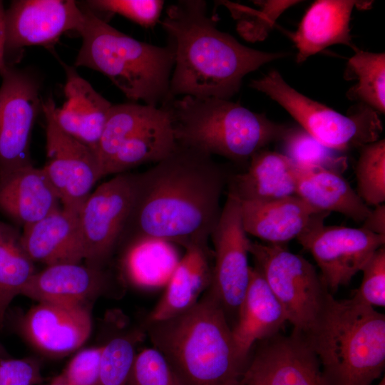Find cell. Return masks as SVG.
<instances>
[{"instance_id": "1", "label": "cell", "mask_w": 385, "mask_h": 385, "mask_svg": "<svg viewBox=\"0 0 385 385\" xmlns=\"http://www.w3.org/2000/svg\"><path fill=\"white\" fill-rule=\"evenodd\" d=\"M212 155L178 143L166 158L135 174L130 214L120 246L160 240L207 247L227 177Z\"/></svg>"}, {"instance_id": "2", "label": "cell", "mask_w": 385, "mask_h": 385, "mask_svg": "<svg viewBox=\"0 0 385 385\" xmlns=\"http://www.w3.org/2000/svg\"><path fill=\"white\" fill-rule=\"evenodd\" d=\"M175 48L170 91L173 98L230 99L242 79L284 53L257 50L219 30L203 0H181L168 6L160 21Z\"/></svg>"}, {"instance_id": "3", "label": "cell", "mask_w": 385, "mask_h": 385, "mask_svg": "<svg viewBox=\"0 0 385 385\" xmlns=\"http://www.w3.org/2000/svg\"><path fill=\"white\" fill-rule=\"evenodd\" d=\"M147 324L153 347L183 385H240L247 363L237 354L223 307L208 289L187 311Z\"/></svg>"}, {"instance_id": "4", "label": "cell", "mask_w": 385, "mask_h": 385, "mask_svg": "<svg viewBox=\"0 0 385 385\" xmlns=\"http://www.w3.org/2000/svg\"><path fill=\"white\" fill-rule=\"evenodd\" d=\"M317 356L325 385H371L385 366V316L354 299L326 295L301 334Z\"/></svg>"}, {"instance_id": "5", "label": "cell", "mask_w": 385, "mask_h": 385, "mask_svg": "<svg viewBox=\"0 0 385 385\" xmlns=\"http://www.w3.org/2000/svg\"><path fill=\"white\" fill-rule=\"evenodd\" d=\"M78 31L82 44L75 66L98 71L132 102L162 106L173 98L170 83L175 48L140 41L117 30L91 10Z\"/></svg>"}, {"instance_id": "6", "label": "cell", "mask_w": 385, "mask_h": 385, "mask_svg": "<svg viewBox=\"0 0 385 385\" xmlns=\"http://www.w3.org/2000/svg\"><path fill=\"white\" fill-rule=\"evenodd\" d=\"M165 106L178 144L237 163H248L287 128L230 99L184 96Z\"/></svg>"}, {"instance_id": "7", "label": "cell", "mask_w": 385, "mask_h": 385, "mask_svg": "<svg viewBox=\"0 0 385 385\" xmlns=\"http://www.w3.org/2000/svg\"><path fill=\"white\" fill-rule=\"evenodd\" d=\"M250 86L282 106L309 135L324 146L342 153L380 139L383 125L379 114L358 104L346 115L314 101L289 86L276 70Z\"/></svg>"}, {"instance_id": "8", "label": "cell", "mask_w": 385, "mask_h": 385, "mask_svg": "<svg viewBox=\"0 0 385 385\" xmlns=\"http://www.w3.org/2000/svg\"><path fill=\"white\" fill-rule=\"evenodd\" d=\"M177 145L170 113L165 105L127 104L117 110L108 123L102 176L156 163L170 155Z\"/></svg>"}, {"instance_id": "9", "label": "cell", "mask_w": 385, "mask_h": 385, "mask_svg": "<svg viewBox=\"0 0 385 385\" xmlns=\"http://www.w3.org/2000/svg\"><path fill=\"white\" fill-rule=\"evenodd\" d=\"M249 252L292 324V332L306 333L329 292L316 268L285 245L251 241Z\"/></svg>"}, {"instance_id": "10", "label": "cell", "mask_w": 385, "mask_h": 385, "mask_svg": "<svg viewBox=\"0 0 385 385\" xmlns=\"http://www.w3.org/2000/svg\"><path fill=\"white\" fill-rule=\"evenodd\" d=\"M135 180L134 173L117 174L81 206L78 218L86 265L105 268L118 248L133 206Z\"/></svg>"}, {"instance_id": "11", "label": "cell", "mask_w": 385, "mask_h": 385, "mask_svg": "<svg viewBox=\"0 0 385 385\" xmlns=\"http://www.w3.org/2000/svg\"><path fill=\"white\" fill-rule=\"evenodd\" d=\"M0 75L1 180L33 165L30 140L42 101L38 83L30 73L6 63Z\"/></svg>"}, {"instance_id": "12", "label": "cell", "mask_w": 385, "mask_h": 385, "mask_svg": "<svg viewBox=\"0 0 385 385\" xmlns=\"http://www.w3.org/2000/svg\"><path fill=\"white\" fill-rule=\"evenodd\" d=\"M324 220L314 222L297 239L312 255L323 283L332 294L348 284L372 255L384 246L385 236L362 227L325 225Z\"/></svg>"}, {"instance_id": "13", "label": "cell", "mask_w": 385, "mask_h": 385, "mask_svg": "<svg viewBox=\"0 0 385 385\" xmlns=\"http://www.w3.org/2000/svg\"><path fill=\"white\" fill-rule=\"evenodd\" d=\"M53 100L42 102L46 128V163L43 167L56 191L62 208L78 214L96 183L102 176L96 152L56 125L51 113Z\"/></svg>"}, {"instance_id": "14", "label": "cell", "mask_w": 385, "mask_h": 385, "mask_svg": "<svg viewBox=\"0 0 385 385\" xmlns=\"http://www.w3.org/2000/svg\"><path fill=\"white\" fill-rule=\"evenodd\" d=\"M211 237L215 262L208 290L225 312L237 314L250 279L251 241L242 226L239 202L233 197L227 195Z\"/></svg>"}, {"instance_id": "15", "label": "cell", "mask_w": 385, "mask_h": 385, "mask_svg": "<svg viewBox=\"0 0 385 385\" xmlns=\"http://www.w3.org/2000/svg\"><path fill=\"white\" fill-rule=\"evenodd\" d=\"M240 385H325L320 363L304 337L279 333L260 342Z\"/></svg>"}, {"instance_id": "16", "label": "cell", "mask_w": 385, "mask_h": 385, "mask_svg": "<svg viewBox=\"0 0 385 385\" xmlns=\"http://www.w3.org/2000/svg\"><path fill=\"white\" fill-rule=\"evenodd\" d=\"M14 329L44 354L61 357L75 351L88 338L91 317L88 304L42 301L19 314Z\"/></svg>"}, {"instance_id": "17", "label": "cell", "mask_w": 385, "mask_h": 385, "mask_svg": "<svg viewBox=\"0 0 385 385\" xmlns=\"http://www.w3.org/2000/svg\"><path fill=\"white\" fill-rule=\"evenodd\" d=\"M84 12L73 0H16L5 10L6 53L48 46L66 31L80 30Z\"/></svg>"}, {"instance_id": "18", "label": "cell", "mask_w": 385, "mask_h": 385, "mask_svg": "<svg viewBox=\"0 0 385 385\" xmlns=\"http://www.w3.org/2000/svg\"><path fill=\"white\" fill-rule=\"evenodd\" d=\"M62 64L66 73V101L61 108L53 101V118L61 130L96 152L113 104L73 66Z\"/></svg>"}, {"instance_id": "19", "label": "cell", "mask_w": 385, "mask_h": 385, "mask_svg": "<svg viewBox=\"0 0 385 385\" xmlns=\"http://www.w3.org/2000/svg\"><path fill=\"white\" fill-rule=\"evenodd\" d=\"M372 1L354 0H317L302 16L297 30L290 35L296 48V61L307 58L333 45H345L354 51L350 30L354 7L369 9Z\"/></svg>"}, {"instance_id": "20", "label": "cell", "mask_w": 385, "mask_h": 385, "mask_svg": "<svg viewBox=\"0 0 385 385\" xmlns=\"http://www.w3.org/2000/svg\"><path fill=\"white\" fill-rule=\"evenodd\" d=\"M239 204L246 233L268 244L285 245L329 215L314 210L297 195Z\"/></svg>"}, {"instance_id": "21", "label": "cell", "mask_w": 385, "mask_h": 385, "mask_svg": "<svg viewBox=\"0 0 385 385\" xmlns=\"http://www.w3.org/2000/svg\"><path fill=\"white\" fill-rule=\"evenodd\" d=\"M287 322L281 304L261 272L257 267H250L248 285L232 328L240 357L247 363L254 344L279 333Z\"/></svg>"}, {"instance_id": "22", "label": "cell", "mask_w": 385, "mask_h": 385, "mask_svg": "<svg viewBox=\"0 0 385 385\" xmlns=\"http://www.w3.org/2000/svg\"><path fill=\"white\" fill-rule=\"evenodd\" d=\"M111 280L104 268L80 263L56 264L36 272L21 294L37 302L88 304L89 302L108 291Z\"/></svg>"}, {"instance_id": "23", "label": "cell", "mask_w": 385, "mask_h": 385, "mask_svg": "<svg viewBox=\"0 0 385 385\" xmlns=\"http://www.w3.org/2000/svg\"><path fill=\"white\" fill-rule=\"evenodd\" d=\"M227 195L238 202L267 201L296 195V165L282 153L261 150L247 169L228 175Z\"/></svg>"}, {"instance_id": "24", "label": "cell", "mask_w": 385, "mask_h": 385, "mask_svg": "<svg viewBox=\"0 0 385 385\" xmlns=\"http://www.w3.org/2000/svg\"><path fill=\"white\" fill-rule=\"evenodd\" d=\"M61 207L43 168L30 165L0 180V212L23 228Z\"/></svg>"}, {"instance_id": "25", "label": "cell", "mask_w": 385, "mask_h": 385, "mask_svg": "<svg viewBox=\"0 0 385 385\" xmlns=\"http://www.w3.org/2000/svg\"><path fill=\"white\" fill-rule=\"evenodd\" d=\"M21 235L24 247L34 262L49 266L84 260L78 214L61 207L24 227Z\"/></svg>"}, {"instance_id": "26", "label": "cell", "mask_w": 385, "mask_h": 385, "mask_svg": "<svg viewBox=\"0 0 385 385\" xmlns=\"http://www.w3.org/2000/svg\"><path fill=\"white\" fill-rule=\"evenodd\" d=\"M185 250L163 296L150 312L147 323L165 320L187 311L210 287L212 266L210 264L208 247L190 246Z\"/></svg>"}, {"instance_id": "27", "label": "cell", "mask_w": 385, "mask_h": 385, "mask_svg": "<svg viewBox=\"0 0 385 385\" xmlns=\"http://www.w3.org/2000/svg\"><path fill=\"white\" fill-rule=\"evenodd\" d=\"M295 165L297 196L317 211L338 212L362 223L371 209L342 174Z\"/></svg>"}, {"instance_id": "28", "label": "cell", "mask_w": 385, "mask_h": 385, "mask_svg": "<svg viewBox=\"0 0 385 385\" xmlns=\"http://www.w3.org/2000/svg\"><path fill=\"white\" fill-rule=\"evenodd\" d=\"M120 268L132 285L155 290L167 285L180 258L173 243L143 239L123 244Z\"/></svg>"}, {"instance_id": "29", "label": "cell", "mask_w": 385, "mask_h": 385, "mask_svg": "<svg viewBox=\"0 0 385 385\" xmlns=\"http://www.w3.org/2000/svg\"><path fill=\"white\" fill-rule=\"evenodd\" d=\"M36 272L19 229L0 221V330L12 300Z\"/></svg>"}, {"instance_id": "30", "label": "cell", "mask_w": 385, "mask_h": 385, "mask_svg": "<svg viewBox=\"0 0 385 385\" xmlns=\"http://www.w3.org/2000/svg\"><path fill=\"white\" fill-rule=\"evenodd\" d=\"M344 78L356 83L346 92V97L358 101L378 114L385 113V54L359 48L346 63Z\"/></svg>"}, {"instance_id": "31", "label": "cell", "mask_w": 385, "mask_h": 385, "mask_svg": "<svg viewBox=\"0 0 385 385\" xmlns=\"http://www.w3.org/2000/svg\"><path fill=\"white\" fill-rule=\"evenodd\" d=\"M279 142L282 153L299 166L322 168L340 174L347 168L345 156L324 146L300 126H287Z\"/></svg>"}, {"instance_id": "32", "label": "cell", "mask_w": 385, "mask_h": 385, "mask_svg": "<svg viewBox=\"0 0 385 385\" xmlns=\"http://www.w3.org/2000/svg\"><path fill=\"white\" fill-rule=\"evenodd\" d=\"M355 165L356 193L368 206L385 201V140L379 139L359 148Z\"/></svg>"}, {"instance_id": "33", "label": "cell", "mask_w": 385, "mask_h": 385, "mask_svg": "<svg viewBox=\"0 0 385 385\" xmlns=\"http://www.w3.org/2000/svg\"><path fill=\"white\" fill-rule=\"evenodd\" d=\"M254 2L258 6L257 9L222 1L237 21L236 29L238 34L246 41L251 42L264 40L279 16L300 1L267 0Z\"/></svg>"}, {"instance_id": "34", "label": "cell", "mask_w": 385, "mask_h": 385, "mask_svg": "<svg viewBox=\"0 0 385 385\" xmlns=\"http://www.w3.org/2000/svg\"><path fill=\"white\" fill-rule=\"evenodd\" d=\"M140 332L118 335L104 345L99 385H125Z\"/></svg>"}, {"instance_id": "35", "label": "cell", "mask_w": 385, "mask_h": 385, "mask_svg": "<svg viewBox=\"0 0 385 385\" xmlns=\"http://www.w3.org/2000/svg\"><path fill=\"white\" fill-rule=\"evenodd\" d=\"M125 385H183L164 355L155 347L135 354Z\"/></svg>"}, {"instance_id": "36", "label": "cell", "mask_w": 385, "mask_h": 385, "mask_svg": "<svg viewBox=\"0 0 385 385\" xmlns=\"http://www.w3.org/2000/svg\"><path fill=\"white\" fill-rule=\"evenodd\" d=\"M90 8L119 14L145 28H153L160 21L165 2L161 0H93Z\"/></svg>"}, {"instance_id": "37", "label": "cell", "mask_w": 385, "mask_h": 385, "mask_svg": "<svg viewBox=\"0 0 385 385\" xmlns=\"http://www.w3.org/2000/svg\"><path fill=\"white\" fill-rule=\"evenodd\" d=\"M104 345L84 349L76 354L51 384L54 385H99Z\"/></svg>"}, {"instance_id": "38", "label": "cell", "mask_w": 385, "mask_h": 385, "mask_svg": "<svg viewBox=\"0 0 385 385\" xmlns=\"http://www.w3.org/2000/svg\"><path fill=\"white\" fill-rule=\"evenodd\" d=\"M361 283L351 297L356 302L374 307L385 306V247L379 248L361 270Z\"/></svg>"}, {"instance_id": "39", "label": "cell", "mask_w": 385, "mask_h": 385, "mask_svg": "<svg viewBox=\"0 0 385 385\" xmlns=\"http://www.w3.org/2000/svg\"><path fill=\"white\" fill-rule=\"evenodd\" d=\"M42 381L37 359L0 358V385H36Z\"/></svg>"}, {"instance_id": "40", "label": "cell", "mask_w": 385, "mask_h": 385, "mask_svg": "<svg viewBox=\"0 0 385 385\" xmlns=\"http://www.w3.org/2000/svg\"><path fill=\"white\" fill-rule=\"evenodd\" d=\"M362 228L381 236H385V205H379L371 209L362 222Z\"/></svg>"}, {"instance_id": "41", "label": "cell", "mask_w": 385, "mask_h": 385, "mask_svg": "<svg viewBox=\"0 0 385 385\" xmlns=\"http://www.w3.org/2000/svg\"><path fill=\"white\" fill-rule=\"evenodd\" d=\"M6 24H5V9L3 3L0 1V71L6 65Z\"/></svg>"}, {"instance_id": "42", "label": "cell", "mask_w": 385, "mask_h": 385, "mask_svg": "<svg viewBox=\"0 0 385 385\" xmlns=\"http://www.w3.org/2000/svg\"><path fill=\"white\" fill-rule=\"evenodd\" d=\"M11 357L9 353L5 349L4 345L0 342V358H9Z\"/></svg>"}, {"instance_id": "43", "label": "cell", "mask_w": 385, "mask_h": 385, "mask_svg": "<svg viewBox=\"0 0 385 385\" xmlns=\"http://www.w3.org/2000/svg\"><path fill=\"white\" fill-rule=\"evenodd\" d=\"M377 385H385V377L383 376L381 380L379 381V383Z\"/></svg>"}, {"instance_id": "44", "label": "cell", "mask_w": 385, "mask_h": 385, "mask_svg": "<svg viewBox=\"0 0 385 385\" xmlns=\"http://www.w3.org/2000/svg\"><path fill=\"white\" fill-rule=\"evenodd\" d=\"M51 385H54V384H51Z\"/></svg>"}]
</instances>
